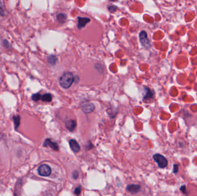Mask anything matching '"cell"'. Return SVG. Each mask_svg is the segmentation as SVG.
<instances>
[{"mask_svg":"<svg viewBox=\"0 0 197 196\" xmlns=\"http://www.w3.org/2000/svg\"><path fill=\"white\" fill-rule=\"evenodd\" d=\"M73 75L70 72L64 73L60 79V84L64 89H69L74 82Z\"/></svg>","mask_w":197,"mask_h":196,"instance_id":"1","label":"cell"},{"mask_svg":"<svg viewBox=\"0 0 197 196\" xmlns=\"http://www.w3.org/2000/svg\"><path fill=\"white\" fill-rule=\"evenodd\" d=\"M153 158L158 164V166L161 168H165L168 165V160L163 155L156 154L153 156Z\"/></svg>","mask_w":197,"mask_h":196,"instance_id":"2","label":"cell"},{"mask_svg":"<svg viewBox=\"0 0 197 196\" xmlns=\"http://www.w3.org/2000/svg\"><path fill=\"white\" fill-rule=\"evenodd\" d=\"M37 173L42 177H48L51 174V169L47 164H41L37 169Z\"/></svg>","mask_w":197,"mask_h":196,"instance_id":"3","label":"cell"},{"mask_svg":"<svg viewBox=\"0 0 197 196\" xmlns=\"http://www.w3.org/2000/svg\"><path fill=\"white\" fill-rule=\"evenodd\" d=\"M139 37H140V42L143 47H144L147 49H149L151 47V43H150L149 40L148 39L147 32L145 31H142L140 33Z\"/></svg>","mask_w":197,"mask_h":196,"instance_id":"4","label":"cell"},{"mask_svg":"<svg viewBox=\"0 0 197 196\" xmlns=\"http://www.w3.org/2000/svg\"><path fill=\"white\" fill-rule=\"evenodd\" d=\"M81 110H83V112L87 114L91 113L95 110V106L91 102L84 103V104L81 105Z\"/></svg>","mask_w":197,"mask_h":196,"instance_id":"5","label":"cell"},{"mask_svg":"<svg viewBox=\"0 0 197 196\" xmlns=\"http://www.w3.org/2000/svg\"><path fill=\"white\" fill-rule=\"evenodd\" d=\"M43 147H50L54 151L59 150V147L57 143L51 141L50 139H46L43 144Z\"/></svg>","mask_w":197,"mask_h":196,"instance_id":"6","label":"cell"},{"mask_svg":"<svg viewBox=\"0 0 197 196\" xmlns=\"http://www.w3.org/2000/svg\"><path fill=\"white\" fill-rule=\"evenodd\" d=\"M90 19L87 17H78V25L77 27L79 29H81L84 27H85V25L87 24L88 23L90 22Z\"/></svg>","mask_w":197,"mask_h":196,"instance_id":"7","label":"cell"},{"mask_svg":"<svg viewBox=\"0 0 197 196\" xmlns=\"http://www.w3.org/2000/svg\"><path fill=\"white\" fill-rule=\"evenodd\" d=\"M69 145L74 152H78L80 151V146L79 145L77 141L74 139H71L69 141Z\"/></svg>","mask_w":197,"mask_h":196,"instance_id":"8","label":"cell"},{"mask_svg":"<svg viewBox=\"0 0 197 196\" xmlns=\"http://www.w3.org/2000/svg\"><path fill=\"white\" fill-rule=\"evenodd\" d=\"M141 186L139 185H135V184H132V185H128V186L126 187V190L128 192L134 194L137 193L139 192L140 190Z\"/></svg>","mask_w":197,"mask_h":196,"instance_id":"9","label":"cell"},{"mask_svg":"<svg viewBox=\"0 0 197 196\" xmlns=\"http://www.w3.org/2000/svg\"><path fill=\"white\" fill-rule=\"evenodd\" d=\"M65 126L69 131H73L76 127V122L73 120H68L65 122Z\"/></svg>","mask_w":197,"mask_h":196,"instance_id":"10","label":"cell"},{"mask_svg":"<svg viewBox=\"0 0 197 196\" xmlns=\"http://www.w3.org/2000/svg\"><path fill=\"white\" fill-rule=\"evenodd\" d=\"M13 120H14V129L16 131L20 126V117L19 115L14 116H13Z\"/></svg>","mask_w":197,"mask_h":196,"instance_id":"11","label":"cell"},{"mask_svg":"<svg viewBox=\"0 0 197 196\" xmlns=\"http://www.w3.org/2000/svg\"><path fill=\"white\" fill-rule=\"evenodd\" d=\"M57 19L58 23L60 24H63L64 23L67 19V16L66 14L65 13L58 14L57 16Z\"/></svg>","mask_w":197,"mask_h":196,"instance_id":"12","label":"cell"},{"mask_svg":"<svg viewBox=\"0 0 197 196\" xmlns=\"http://www.w3.org/2000/svg\"><path fill=\"white\" fill-rule=\"evenodd\" d=\"M145 89H147V93L144 97V100H149V99H151L152 98H153V96H154L153 92L148 87H145Z\"/></svg>","mask_w":197,"mask_h":196,"instance_id":"13","label":"cell"},{"mask_svg":"<svg viewBox=\"0 0 197 196\" xmlns=\"http://www.w3.org/2000/svg\"><path fill=\"white\" fill-rule=\"evenodd\" d=\"M57 58L55 56V55H50L47 58L48 63L52 66L55 65L57 62Z\"/></svg>","mask_w":197,"mask_h":196,"instance_id":"14","label":"cell"},{"mask_svg":"<svg viewBox=\"0 0 197 196\" xmlns=\"http://www.w3.org/2000/svg\"><path fill=\"white\" fill-rule=\"evenodd\" d=\"M41 100L44 102H50L52 100V96L50 93H46L41 96Z\"/></svg>","mask_w":197,"mask_h":196,"instance_id":"15","label":"cell"},{"mask_svg":"<svg viewBox=\"0 0 197 196\" xmlns=\"http://www.w3.org/2000/svg\"><path fill=\"white\" fill-rule=\"evenodd\" d=\"M31 98H32V100L34 101H37L41 100V94H39V93H38L33 94L32 95Z\"/></svg>","mask_w":197,"mask_h":196,"instance_id":"16","label":"cell"},{"mask_svg":"<svg viewBox=\"0 0 197 196\" xmlns=\"http://www.w3.org/2000/svg\"><path fill=\"white\" fill-rule=\"evenodd\" d=\"M0 16H5L4 9L1 0H0Z\"/></svg>","mask_w":197,"mask_h":196,"instance_id":"17","label":"cell"},{"mask_svg":"<svg viewBox=\"0 0 197 196\" xmlns=\"http://www.w3.org/2000/svg\"><path fill=\"white\" fill-rule=\"evenodd\" d=\"M108 9L109 10L110 12L111 13H114L116 10H117V7L115 6L114 5H111V6H109L108 7Z\"/></svg>","mask_w":197,"mask_h":196,"instance_id":"18","label":"cell"},{"mask_svg":"<svg viewBox=\"0 0 197 196\" xmlns=\"http://www.w3.org/2000/svg\"><path fill=\"white\" fill-rule=\"evenodd\" d=\"M81 186H78L77 187H76L74 190V193L76 194V195H79L81 193Z\"/></svg>","mask_w":197,"mask_h":196,"instance_id":"19","label":"cell"},{"mask_svg":"<svg viewBox=\"0 0 197 196\" xmlns=\"http://www.w3.org/2000/svg\"><path fill=\"white\" fill-rule=\"evenodd\" d=\"M2 43H3L4 46L6 48H10V47H11L10 45V44H9V43L8 42V40H3Z\"/></svg>","mask_w":197,"mask_h":196,"instance_id":"20","label":"cell"},{"mask_svg":"<svg viewBox=\"0 0 197 196\" xmlns=\"http://www.w3.org/2000/svg\"><path fill=\"white\" fill-rule=\"evenodd\" d=\"M178 167H179V165L178 164H174V173H176L178 171Z\"/></svg>","mask_w":197,"mask_h":196,"instance_id":"21","label":"cell"},{"mask_svg":"<svg viewBox=\"0 0 197 196\" xmlns=\"http://www.w3.org/2000/svg\"><path fill=\"white\" fill-rule=\"evenodd\" d=\"M78 173L77 171H74L73 173V177L74 179H77L78 178Z\"/></svg>","mask_w":197,"mask_h":196,"instance_id":"22","label":"cell"},{"mask_svg":"<svg viewBox=\"0 0 197 196\" xmlns=\"http://www.w3.org/2000/svg\"><path fill=\"white\" fill-rule=\"evenodd\" d=\"M112 1H116V0H112Z\"/></svg>","mask_w":197,"mask_h":196,"instance_id":"23","label":"cell"}]
</instances>
